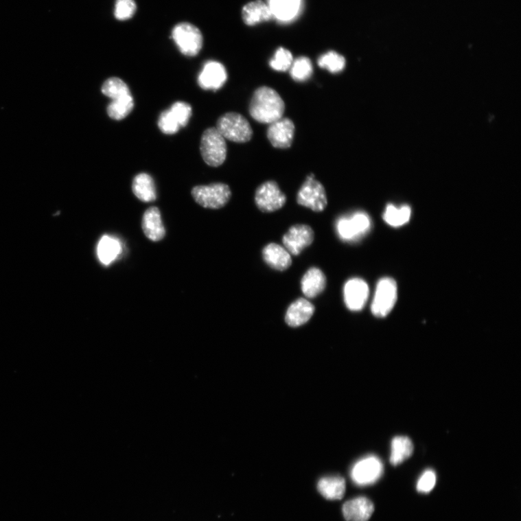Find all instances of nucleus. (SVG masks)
I'll return each mask as SVG.
<instances>
[{
  "mask_svg": "<svg viewBox=\"0 0 521 521\" xmlns=\"http://www.w3.org/2000/svg\"><path fill=\"white\" fill-rule=\"evenodd\" d=\"M284 113L285 102L273 89L262 86L253 93L249 113L256 121L271 124L283 117Z\"/></svg>",
  "mask_w": 521,
  "mask_h": 521,
  "instance_id": "f257e3e1",
  "label": "nucleus"
},
{
  "mask_svg": "<svg viewBox=\"0 0 521 521\" xmlns=\"http://www.w3.org/2000/svg\"><path fill=\"white\" fill-rule=\"evenodd\" d=\"M192 195L200 206L206 209H219L229 202L232 193L228 185L217 183L195 186Z\"/></svg>",
  "mask_w": 521,
  "mask_h": 521,
  "instance_id": "f03ea898",
  "label": "nucleus"
},
{
  "mask_svg": "<svg viewBox=\"0 0 521 521\" xmlns=\"http://www.w3.org/2000/svg\"><path fill=\"white\" fill-rule=\"evenodd\" d=\"M216 128L220 135L235 143H246L253 137V130L248 120L237 113H228L218 120Z\"/></svg>",
  "mask_w": 521,
  "mask_h": 521,
  "instance_id": "7ed1b4c3",
  "label": "nucleus"
},
{
  "mask_svg": "<svg viewBox=\"0 0 521 521\" xmlns=\"http://www.w3.org/2000/svg\"><path fill=\"white\" fill-rule=\"evenodd\" d=\"M227 143L224 138L216 128H207L200 143V152L207 165L218 167L222 165L227 157Z\"/></svg>",
  "mask_w": 521,
  "mask_h": 521,
  "instance_id": "20e7f679",
  "label": "nucleus"
},
{
  "mask_svg": "<svg viewBox=\"0 0 521 521\" xmlns=\"http://www.w3.org/2000/svg\"><path fill=\"white\" fill-rule=\"evenodd\" d=\"M172 36L182 54L185 56L195 57L202 49V34L191 23H181L176 25L172 30Z\"/></svg>",
  "mask_w": 521,
  "mask_h": 521,
  "instance_id": "39448f33",
  "label": "nucleus"
},
{
  "mask_svg": "<svg viewBox=\"0 0 521 521\" xmlns=\"http://www.w3.org/2000/svg\"><path fill=\"white\" fill-rule=\"evenodd\" d=\"M299 205L309 208L314 211H324L327 206V198L322 183L315 180L313 173L307 177L297 195Z\"/></svg>",
  "mask_w": 521,
  "mask_h": 521,
  "instance_id": "423d86ee",
  "label": "nucleus"
},
{
  "mask_svg": "<svg viewBox=\"0 0 521 521\" xmlns=\"http://www.w3.org/2000/svg\"><path fill=\"white\" fill-rule=\"evenodd\" d=\"M397 297V288L394 279L389 277L380 280L371 304V312L377 317H385L394 308Z\"/></svg>",
  "mask_w": 521,
  "mask_h": 521,
  "instance_id": "0eeeda50",
  "label": "nucleus"
},
{
  "mask_svg": "<svg viewBox=\"0 0 521 521\" xmlns=\"http://www.w3.org/2000/svg\"><path fill=\"white\" fill-rule=\"evenodd\" d=\"M336 225L340 238L344 242H352L370 231L371 219L367 213L358 211L350 217L340 218Z\"/></svg>",
  "mask_w": 521,
  "mask_h": 521,
  "instance_id": "6e6552de",
  "label": "nucleus"
},
{
  "mask_svg": "<svg viewBox=\"0 0 521 521\" xmlns=\"http://www.w3.org/2000/svg\"><path fill=\"white\" fill-rule=\"evenodd\" d=\"M383 472L382 461L377 456H369L355 463L351 476L356 485L368 486L377 483L382 477Z\"/></svg>",
  "mask_w": 521,
  "mask_h": 521,
  "instance_id": "1a4fd4ad",
  "label": "nucleus"
},
{
  "mask_svg": "<svg viewBox=\"0 0 521 521\" xmlns=\"http://www.w3.org/2000/svg\"><path fill=\"white\" fill-rule=\"evenodd\" d=\"M286 196L280 190L278 184L273 181L262 183L256 192V205L263 212L277 211L286 205Z\"/></svg>",
  "mask_w": 521,
  "mask_h": 521,
  "instance_id": "9d476101",
  "label": "nucleus"
},
{
  "mask_svg": "<svg viewBox=\"0 0 521 521\" xmlns=\"http://www.w3.org/2000/svg\"><path fill=\"white\" fill-rule=\"evenodd\" d=\"M314 233L309 225H293L283 236L285 248L294 256H298L307 247L312 245Z\"/></svg>",
  "mask_w": 521,
  "mask_h": 521,
  "instance_id": "9b49d317",
  "label": "nucleus"
},
{
  "mask_svg": "<svg viewBox=\"0 0 521 521\" xmlns=\"http://www.w3.org/2000/svg\"><path fill=\"white\" fill-rule=\"evenodd\" d=\"M369 295V289L364 280L353 278L344 286V300L347 308L353 312L362 310Z\"/></svg>",
  "mask_w": 521,
  "mask_h": 521,
  "instance_id": "f8f14e48",
  "label": "nucleus"
},
{
  "mask_svg": "<svg viewBox=\"0 0 521 521\" xmlns=\"http://www.w3.org/2000/svg\"><path fill=\"white\" fill-rule=\"evenodd\" d=\"M228 79L224 66L217 61H208L198 77V84L204 90H218Z\"/></svg>",
  "mask_w": 521,
  "mask_h": 521,
  "instance_id": "ddd939ff",
  "label": "nucleus"
},
{
  "mask_svg": "<svg viewBox=\"0 0 521 521\" xmlns=\"http://www.w3.org/2000/svg\"><path fill=\"white\" fill-rule=\"evenodd\" d=\"M295 126L289 118L282 117L270 124L267 137L277 149H288L292 145Z\"/></svg>",
  "mask_w": 521,
  "mask_h": 521,
  "instance_id": "4468645a",
  "label": "nucleus"
},
{
  "mask_svg": "<svg viewBox=\"0 0 521 521\" xmlns=\"http://www.w3.org/2000/svg\"><path fill=\"white\" fill-rule=\"evenodd\" d=\"M141 227L146 237L153 242H159L165 237L166 231L162 220L161 212L157 207H150L144 212Z\"/></svg>",
  "mask_w": 521,
  "mask_h": 521,
  "instance_id": "2eb2a0df",
  "label": "nucleus"
},
{
  "mask_svg": "<svg viewBox=\"0 0 521 521\" xmlns=\"http://www.w3.org/2000/svg\"><path fill=\"white\" fill-rule=\"evenodd\" d=\"M375 511V506L367 498L359 497L346 502L343 507L347 521H368Z\"/></svg>",
  "mask_w": 521,
  "mask_h": 521,
  "instance_id": "dca6fc26",
  "label": "nucleus"
},
{
  "mask_svg": "<svg viewBox=\"0 0 521 521\" xmlns=\"http://www.w3.org/2000/svg\"><path fill=\"white\" fill-rule=\"evenodd\" d=\"M314 311L315 307L311 302L305 299H299L289 306L286 322L290 327H300L309 322Z\"/></svg>",
  "mask_w": 521,
  "mask_h": 521,
  "instance_id": "f3484780",
  "label": "nucleus"
},
{
  "mask_svg": "<svg viewBox=\"0 0 521 521\" xmlns=\"http://www.w3.org/2000/svg\"><path fill=\"white\" fill-rule=\"evenodd\" d=\"M264 262L271 268L278 271H285L292 264L290 253L283 247L277 244H270L262 251Z\"/></svg>",
  "mask_w": 521,
  "mask_h": 521,
  "instance_id": "a211bd4d",
  "label": "nucleus"
},
{
  "mask_svg": "<svg viewBox=\"0 0 521 521\" xmlns=\"http://www.w3.org/2000/svg\"><path fill=\"white\" fill-rule=\"evenodd\" d=\"M326 284L327 279L323 272L313 267L302 278V292L307 298L314 299L325 290Z\"/></svg>",
  "mask_w": 521,
  "mask_h": 521,
  "instance_id": "6ab92c4d",
  "label": "nucleus"
},
{
  "mask_svg": "<svg viewBox=\"0 0 521 521\" xmlns=\"http://www.w3.org/2000/svg\"><path fill=\"white\" fill-rule=\"evenodd\" d=\"M273 18V15L269 6L262 0L250 2L245 5L242 10L243 21L248 26L268 21Z\"/></svg>",
  "mask_w": 521,
  "mask_h": 521,
  "instance_id": "aec40b11",
  "label": "nucleus"
},
{
  "mask_svg": "<svg viewBox=\"0 0 521 521\" xmlns=\"http://www.w3.org/2000/svg\"><path fill=\"white\" fill-rule=\"evenodd\" d=\"M132 190L142 202L150 203L157 199L155 184L149 174H139L132 181Z\"/></svg>",
  "mask_w": 521,
  "mask_h": 521,
  "instance_id": "412c9836",
  "label": "nucleus"
},
{
  "mask_svg": "<svg viewBox=\"0 0 521 521\" xmlns=\"http://www.w3.org/2000/svg\"><path fill=\"white\" fill-rule=\"evenodd\" d=\"M318 490L327 500H340L345 492V481L341 476L323 478L319 481Z\"/></svg>",
  "mask_w": 521,
  "mask_h": 521,
  "instance_id": "4be33fe9",
  "label": "nucleus"
},
{
  "mask_svg": "<svg viewBox=\"0 0 521 521\" xmlns=\"http://www.w3.org/2000/svg\"><path fill=\"white\" fill-rule=\"evenodd\" d=\"M121 252V244L116 238L104 235L100 240L97 255L100 261L104 265H110L117 259Z\"/></svg>",
  "mask_w": 521,
  "mask_h": 521,
  "instance_id": "5701e85b",
  "label": "nucleus"
},
{
  "mask_svg": "<svg viewBox=\"0 0 521 521\" xmlns=\"http://www.w3.org/2000/svg\"><path fill=\"white\" fill-rule=\"evenodd\" d=\"M301 0H269V8L273 17L289 21L295 17L299 10Z\"/></svg>",
  "mask_w": 521,
  "mask_h": 521,
  "instance_id": "b1692460",
  "label": "nucleus"
},
{
  "mask_svg": "<svg viewBox=\"0 0 521 521\" xmlns=\"http://www.w3.org/2000/svg\"><path fill=\"white\" fill-rule=\"evenodd\" d=\"M413 452L411 440L406 437H396L392 441L391 463L393 465L402 464L409 459Z\"/></svg>",
  "mask_w": 521,
  "mask_h": 521,
  "instance_id": "393cba45",
  "label": "nucleus"
},
{
  "mask_svg": "<svg viewBox=\"0 0 521 521\" xmlns=\"http://www.w3.org/2000/svg\"><path fill=\"white\" fill-rule=\"evenodd\" d=\"M102 92L104 96L111 99L112 102L123 100L132 95L126 83L117 77L106 80L102 86Z\"/></svg>",
  "mask_w": 521,
  "mask_h": 521,
  "instance_id": "a878e982",
  "label": "nucleus"
},
{
  "mask_svg": "<svg viewBox=\"0 0 521 521\" xmlns=\"http://www.w3.org/2000/svg\"><path fill=\"white\" fill-rule=\"evenodd\" d=\"M411 216V209L407 205L396 207L393 205H387L384 213V221L393 226L400 227L409 222Z\"/></svg>",
  "mask_w": 521,
  "mask_h": 521,
  "instance_id": "bb28decb",
  "label": "nucleus"
},
{
  "mask_svg": "<svg viewBox=\"0 0 521 521\" xmlns=\"http://www.w3.org/2000/svg\"><path fill=\"white\" fill-rule=\"evenodd\" d=\"M158 127L165 135H176L184 125L180 116L170 108L160 115Z\"/></svg>",
  "mask_w": 521,
  "mask_h": 521,
  "instance_id": "cd10ccee",
  "label": "nucleus"
},
{
  "mask_svg": "<svg viewBox=\"0 0 521 521\" xmlns=\"http://www.w3.org/2000/svg\"><path fill=\"white\" fill-rule=\"evenodd\" d=\"M313 65L310 58L300 57L293 60L290 69V73L294 81L304 82L312 76Z\"/></svg>",
  "mask_w": 521,
  "mask_h": 521,
  "instance_id": "c85d7f7f",
  "label": "nucleus"
},
{
  "mask_svg": "<svg viewBox=\"0 0 521 521\" xmlns=\"http://www.w3.org/2000/svg\"><path fill=\"white\" fill-rule=\"evenodd\" d=\"M346 61L343 56L338 52L329 51L318 59V65L321 69H325L329 73L336 74L342 72L345 67Z\"/></svg>",
  "mask_w": 521,
  "mask_h": 521,
  "instance_id": "c756f323",
  "label": "nucleus"
},
{
  "mask_svg": "<svg viewBox=\"0 0 521 521\" xmlns=\"http://www.w3.org/2000/svg\"><path fill=\"white\" fill-rule=\"evenodd\" d=\"M135 108L132 96L111 102L106 108L108 116L115 120H122L128 116Z\"/></svg>",
  "mask_w": 521,
  "mask_h": 521,
  "instance_id": "7c9ffc66",
  "label": "nucleus"
},
{
  "mask_svg": "<svg viewBox=\"0 0 521 521\" xmlns=\"http://www.w3.org/2000/svg\"><path fill=\"white\" fill-rule=\"evenodd\" d=\"M293 62L292 53L283 48H279L273 57L270 61L271 68L279 72H286L290 70Z\"/></svg>",
  "mask_w": 521,
  "mask_h": 521,
  "instance_id": "2f4dec72",
  "label": "nucleus"
},
{
  "mask_svg": "<svg viewBox=\"0 0 521 521\" xmlns=\"http://www.w3.org/2000/svg\"><path fill=\"white\" fill-rule=\"evenodd\" d=\"M137 11L135 0H117L115 7V16L119 21L131 19Z\"/></svg>",
  "mask_w": 521,
  "mask_h": 521,
  "instance_id": "473e14b6",
  "label": "nucleus"
},
{
  "mask_svg": "<svg viewBox=\"0 0 521 521\" xmlns=\"http://www.w3.org/2000/svg\"><path fill=\"white\" fill-rule=\"evenodd\" d=\"M437 482L436 474L432 470H426L418 481L417 489L421 493H430Z\"/></svg>",
  "mask_w": 521,
  "mask_h": 521,
  "instance_id": "72a5a7b5",
  "label": "nucleus"
}]
</instances>
